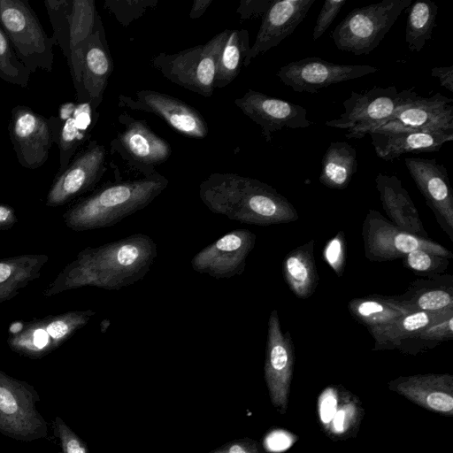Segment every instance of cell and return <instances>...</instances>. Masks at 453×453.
I'll list each match as a JSON object with an SVG mask.
<instances>
[{
	"mask_svg": "<svg viewBox=\"0 0 453 453\" xmlns=\"http://www.w3.org/2000/svg\"><path fill=\"white\" fill-rule=\"evenodd\" d=\"M452 338L453 317L427 326L414 337L402 342L396 349L415 354Z\"/></svg>",
	"mask_w": 453,
	"mask_h": 453,
	"instance_id": "d590c367",
	"label": "cell"
},
{
	"mask_svg": "<svg viewBox=\"0 0 453 453\" xmlns=\"http://www.w3.org/2000/svg\"><path fill=\"white\" fill-rule=\"evenodd\" d=\"M11 214V211L4 206H0V222L7 219Z\"/></svg>",
	"mask_w": 453,
	"mask_h": 453,
	"instance_id": "f907efd6",
	"label": "cell"
},
{
	"mask_svg": "<svg viewBox=\"0 0 453 453\" xmlns=\"http://www.w3.org/2000/svg\"><path fill=\"white\" fill-rule=\"evenodd\" d=\"M157 255L149 235L134 234L88 251L83 259V282L118 290L141 280Z\"/></svg>",
	"mask_w": 453,
	"mask_h": 453,
	"instance_id": "3957f363",
	"label": "cell"
},
{
	"mask_svg": "<svg viewBox=\"0 0 453 453\" xmlns=\"http://www.w3.org/2000/svg\"><path fill=\"white\" fill-rule=\"evenodd\" d=\"M384 297L407 313L453 308V276L444 273L417 279L410 283L405 292Z\"/></svg>",
	"mask_w": 453,
	"mask_h": 453,
	"instance_id": "cb8c5ba5",
	"label": "cell"
},
{
	"mask_svg": "<svg viewBox=\"0 0 453 453\" xmlns=\"http://www.w3.org/2000/svg\"><path fill=\"white\" fill-rule=\"evenodd\" d=\"M168 184V179L157 172L148 177L106 183L75 206L72 219L81 229L114 226L147 207Z\"/></svg>",
	"mask_w": 453,
	"mask_h": 453,
	"instance_id": "7a4b0ae2",
	"label": "cell"
},
{
	"mask_svg": "<svg viewBox=\"0 0 453 453\" xmlns=\"http://www.w3.org/2000/svg\"><path fill=\"white\" fill-rule=\"evenodd\" d=\"M405 42L409 50L420 52L426 42L432 38L438 14L437 4L430 0H418L410 5Z\"/></svg>",
	"mask_w": 453,
	"mask_h": 453,
	"instance_id": "1f68e13d",
	"label": "cell"
},
{
	"mask_svg": "<svg viewBox=\"0 0 453 453\" xmlns=\"http://www.w3.org/2000/svg\"><path fill=\"white\" fill-rule=\"evenodd\" d=\"M411 0H383L352 10L332 31L338 50L356 56L374 50Z\"/></svg>",
	"mask_w": 453,
	"mask_h": 453,
	"instance_id": "8992f818",
	"label": "cell"
},
{
	"mask_svg": "<svg viewBox=\"0 0 453 453\" xmlns=\"http://www.w3.org/2000/svg\"><path fill=\"white\" fill-rule=\"evenodd\" d=\"M99 112L87 102H66L60 105L58 115L48 119L52 130L54 143L59 149L60 174L74 155L89 142L96 125Z\"/></svg>",
	"mask_w": 453,
	"mask_h": 453,
	"instance_id": "d6986e66",
	"label": "cell"
},
{
	"mask_svg": "<svg viewBox=\"0 0 453 453\" xmlns=\"http://www.w3.org/2000/svg\"><path fill=\"white\" fill-rule=\"evenodd\" d=\"M284 280L293 294L301 299L315 291L319 275L314 258V240L290 250L282 262Z\"/></svg>",
	"mask_w": 453,
	"mask_h": 453,
	"instance_id": "f1b7e54d",
	"label": "cell"
},
{
	"mask_svg": "<svg viewBox=\"0 0 453 453\" xmlns=\"http://www.w3.org/2000/svg\"><path fill=\"white\" fill-rule=\"evenodd\" d=\"M452 102L439 92L430 97L417 95L372 131H453Z\"/></svg>",
	"mask_w": 453,
	"mask_h": 453,
	"instance_id": "e0dca14e",
	"label": "cell"
},
{
	"mask_svg": "<svg viewBox=\"0 0 453 453\" xmlns=\"http://www.w3.org/2000/svg\"><path fill=\"white\" fill-rule=\"evenodd\" d=\"M157 3V0H105L104 8L111 12L121 26L127 27Z\"/></svg>",
	"mask_w": 453,
	"mask_h": 453,
	"instance_id": "f35d334b",
	"label": "cell"
},
{
	"mask_svg": "<svg viewBox=\"0 0 453 453\" xmlns=\"http://www.w3.org/2000/svg\"><path fill=\"white\" fill-rule=\"evenodd\" d=\"M211 3L212 0H195L189 12V18L196 19L201 17Z\"/></svg>",
	"mask_w": 453,
	"mask_h": 453,
	"instance_id": "7dc6e473",
	"label": "cell"
},
{
	"mask_svg": "<svg viewBox=\"0 0 453 453\" xmlns=\"http://www.w3.org/2000/svg\"><path fill=\"white\" fill-rule=\"evenodd\" d=\"M47 333L53 338H61L69 332V326L63 321H55L47 326Z\"/></svg>",
	"mask_w": 453,
	"mask_h": 453,
	"instance_id": "bcb514c9",
	"label": "cell"
},
{
	"mask_svg": "<svg viewBox=\"0 0 453 453\" xmlns=\"http://www.w3.org/2000/svg\"><path fill=\"white\" fill-rule=\"evenodd\" d=\"M255 242L256 234L249 229L232 230L197 252L191 259V266L215 279L240 275Z\"/></svg>",
	"mask_w": 453,
	"mask_h": 453,
	"instance_id": "9a60e30c",
	"label": "cell"
},
{
	"mask_svg": "<svg viewBox=\"0 0 453 453\" xmlns=\"http://www.w3.org/2000/svg\"><path fill=\"white\" fill-rule=\"evenodd\" d=\"M348 310L355 319L367 328L388 324L408 314L388 303L384 296L378 294L351 299L348 303Z\"/></svg>",
	"mask_w": 453,
	"mask_h": 453,
	"instance_id": "d6a6232c",
	"label": "cell"
},
{
	"mask_svg": "<svg viewBox=\"0 0 453 453\" xmlns=\"http://www.w3.org/2000/svg\"><path fill=\"white\" fill-rule=\"evenodd\" d=\"M0 27L31 73L38 69L52 71L55 41L27 0H0Z\"/></svg>",
	"mask_w": 453,
	"mask_h": 453,
	"instance_id": "5b68a950",
	"label": "cell"
},
{
	"mask_svg": "<svg viewBox=\"0 0 453 453\" xmlns=\"http://www.w3.org/2000/svg\"><path fill=\"white\" fill-rule=\"evenodd\" d=\"M49 342V334L47 331L43 329H37L35 332L34 335V343L36 348L42 349L44 348Z\"/></svg>",
	"mask_w": 453,
	"mask_h": 453,
	"instance_id": "c3c4849f",
	"label": "cell"
},
{
	"mask_svg": "<svg viewBox=\"0 0 453 453\" xmlns=\"http://www.w3.org/2000/svg\"><path fill=\"white\" fill-rule=\"evenodd\" d=\"M378 68L369 65L336 64L319 57H307L281 66L276 76L298 93H317L330 85L374 73Z\"/></svg>",
	"mask_w": 453,
	"mask_h": 453,
	"instance_id": "7c38bea8",
	"label": "cell"
},
{
	"mask_svg": "<svg viewBox=\"0 0 453 453\" xmlns=\"http://www.w3.org/2000/svg\"><path fill=\"white\" fill-rule=\"evenodd\" d=\"M314 3L315 0L273 1L263 16L255 42L245 57L243 65L248 66L253 58L276 47L292 35Z\"/></svg>",
	"mask_w": 453,
	"mask_h": 453,
	"instance_id": "7402d4cb",
	"label": "cell"
},
{
	"mask_svg": "<svg viewBox=\"0 0 453 453\" xmlns=\"http://www.w3.org/2000/svg\"><path fill=\"white\" fill-rule=\"evenodd\" d=\"M44 5L52 26V37L67 60L70 55L68 42L69 0H46Z\"/></svg>",
	"mask_w": 453,
	"mask_h": 453,
	"instance_id": "74e56055",
	"label": "cell"
},
{
	"mask_svg": "<svg viewBox=\"0 0 453 453\" xmlns=\"http://www.w3.org/2000/svg\"><path fill=\"white\" fill-rule=\"evenodd\" d=\"M41 397L31 385L0 372V434L29 442L48 437V423L37 410Z\"/></svg>",
	"mask_w": 453,
	"mask_h": 453,
	"instance_id": "ba28073f",
	"label": "cell"
},
{
	"mask_svg": "<svg viewBox=\"0 0 453 453\" xmlns=\"http://www.w3.org/2000/svg\"><path fill=\"white\" fill-rule=\"evenodd\" d=\"M318 403L321 425L333 438L346 437L360 419L362 410L357 399L343 388H325Z\"/></svg>",
	"mask_w": 453,
	"mask_h": 453,
	"instance_id": "4316f807",
	"label": "cell"
},
{
	"mask_svg": "<svg viewBox=\"0 0 453 453\" xmlns=\"http://www.w3.org/2000/svg\"><path fill=\"white\" fill-rule=\"evenodd\" d=\"M118 105L119 108L154 114L188 138L203 139L209 133L208 125L200 111L182 100L162 92L142 89L136 91L134 96L119 94Z\"/></svg>",
	"mask_w": 453,
	"mask_h": 453,
	"instance_id": "8fae6325",
	"label": "cell"
},
{
	"mask_svg": "<svg viewBox=\"0 0 453 453\" xmlns=\"http://www.w3.org/2000/svg\"><path fill=\"white\" fill-rule=\"evenodd\" d=\"M98 15L94 0H70L68 7L70 54L92 34Z\"/></svg>",
	"mask_w": 453,
	"mask_h": 453,
	"instance_id": "836d02e7",
	"label": "cell"
},
{
	"mask_svg": "<svg viewBox=\"0 0 453 453\" xmlns=\"http://www.w3.org/2000/svg\"><path fill=\"white\" fill-rule=\"evenodd\" d=\"M389 388L431 411L453 415V377L450 374H418L399 377Z\"/></svg>",
	"mask_w": 453,
	"mask_h": 453,
	"instance_id": "603a6c76",
	"label": "cell"
},
{
	"mask_svg": "<svg viewBox=\"0 0 453 453\" xmlns=\"http://www.w3.org/2000/svg\"><path fill=\"white\" fill-rule=\"evenodd\" d=\"M365 257L372 262L403 258L414 250H426L449 259L453 254L441 244L395 226L379 211L370 209L362 225Z\"/></svg>",
	"mask_w": 453,
	"mask_h": 453,
	"instance_id": "30bf717a",
	"label": "cell"
},
{
	"mask_svg": "<svg viewBox=\"0 0 453 453\" xmlns=\"http://www.w3.org/2000/svg\"><path fill=\"white\" fill-rule=\"evenodd\" d=\"M250 48V36L246 29L229 30L218 60L214 88H224L237 77Z\"/></svg>",
	"mask_w": 453,
	"mask_h": 453,
	"instance_id": "4dcf8cb0",
	"label": "cell"
},
{
	"mask_svg": "<svg viewBox=\"0 0 453 453\" xmlns=\"http://www.w3.org/2000/svg\"><path fill=\"white\" fill-rule=\"evenodd\" d=\"M12 273V269L8 265L0 264V282L4 281Z\"/></svg>",
	"mask_w": 453,
	"mask_h": 453,
	"instance_id": "681fc988",
	"label": "cell"
},
{
	"mask_svg": "<svg viewBox=\"0 0 453 453\" xmlns=\"http://www.w3.org/2000/svg\"><path fill=\"white\" fill-rule=\"evenodd\" d=\"M417 95L412 88L398 92L395 86H375L362 92L352 91L343 102L344 112L340 118L326 121V126L348 129L347 138H363Z\"/></svg>",
	"mask_w": 453,
	"mask_h": 453,
	"instance_id": "52a82bcc",
	"label": "cell"
},
{
	"mask_svg": "<svg viewBox=\"0 0 453 453\" xmlns=\"http://www.w3.org/2000/svg\"><path fill=\"white\" fill-rule=\"evenodd\" d=\"M346 3L347 0L324 1L314 26L312 33L313 41L320 38L321 35L327 30Z\"/></svg>",
	"mask_w": 453,
	"mask_h": 453,
	"instance_id": "b9f144b4",
	"label": "cell"
},
{
	"mask_svg": "<svg viewBox=\"0 0 453 453\" xmlns=\"http://www.w3.org/2000/svg\"><path fill=\"white\" fill-rule=\"evenodd\" d=\"M273 0H242L237 12L241 19L264 16Z\"/></svg>",
	"mask_w": 453,
	"mask_h": 453,
	"instance_id": "7bdbcfd3",
	"label": "cell"
},
{
	"mask_svg": "<svg viewBox=\"0 0 453 453\" xmlns=\"http://www.w3.org/2000/svg\"><path fill=\"white\" fill-rule=\"evenodd\" d=\"M357 168L356 149L347 142H332L321 162L319 182L333 189H344Z\"/></svg>",
	"mask_w": 453,
	"mask_h": 453,
	"instance_id": "f546056e",
	"label": "cell"
},
{
	"mask_svg": "<svg viewBox=\"0 0 453 453\" xmlns=\"http://www.w3.org/2000/svg\"><path fill=\"white\" fill-rule=\"evenodd\" d=\"M229 30L217 34L204 44L173 54L161 52L151 58L150 65L171 82L209 98L214 91L217 64Z\"/></svg>",
	"mask_w": 453,
	"mask_h": 453,
	"instance_id": "277c9868",
	"label": "cell"
},
{
	"mask_svg": "<svg viewBox=\"0 0 453 453\" xmlns=\"http://www.w3.org/2000/svg\"><path fill=\"white\" fill-rule=\"evenodd\" d=\"M112 58L100 15L92 34L83 43L81 79L76 92L78 102H87L97 110L112 73Z\"/></svg>",
	"mask_w": 453,
	"mask_h": 453,
	"instance_id": "44dd1931",
	"label": "cell"
},
{
	"mask_svg": "<svg viewBox=\"0 0 453 453\" xmlns=\"http://www.w3.org/2000/svg\"><path fill=\"white\" fill-rule=\"evenodd\" d=\"M404 164L438 224L453 242V191L447 169L435 159L405 157Z\"/></svg>",
	"mask_w": 453,
	"mask_h": 453,
	"instance_id": "ac0fdd59",
	"label": "cell"
},
{
	"mask_svg": "<svg viewBox=\"0 0 453 453\" xmlns=\"http://www.w3.org/2000/svg\"><path fill=\"white\" fill-rule=\"evenodd\" d=\"M375 186L389 221L408 233L427 239L418 211L400 179L379 173Z\"/></svg>",
	"mask_w": 453,
	"mask_h": 453,
	"instance_id": "484cf974",
	"label": "cell"
},
{
	"mask_svg": "<svg viewBox=\"0 0 453 453\" xmlns=\"http://www.w3.org/2000/svg\"><path fill=\"white\" fill-rule=\"evenodd\" d=\"M376 155L393 160L409 152L439 151L443 143L453 141V131H370Z\"/></svg>",
	"mask_w": 453,
	"mask_h": 453,
	"instance_id": "d4e9b609",
	"label": "cell"
},
{
	"mask_svg": "<svg viewBox=\"0 0 453 453\" xmlns=\"http://www.w3.org/2000/svg\"><path fill=\"white\" fill-rule=\"evenodd\" d=\"M121 128L110 143L111 152L116 153L131 170L148 177L157 173V166L166 162L172 148L146 123L127 112L118 116Z\"/></svg>",
	"mask_w": 453,
	"mask_h": 453,
	"instance_id": "9c48e42d",
	"label": "cell"
},
{
	"mask_svg": "<svg viewBox=\"0 0 453 453\" xmlns=\"http://www.w3.org/2000/svg\"><path fill=\"white\" fill-rule=\"evenodd\" d=\"M53 433L60 442L62 453H89L87 444L60 417L53 421Z\"/></svg>",
	"mask_w": 453,
	"mask_h": 453,
	"instance_id": "ab89813d",
	"label": "cell"
},
{
	"mask_svg": "<svg viewBox=\"0 0 453 453\" xmlns=\"http://www.w3.org/2000/svg\"><path fill=\"white\" fill-rule=\"evenodd\" d=\"M346 245L343 232L339 231L325 245L323 256L326 264L340 277L342 275L346 260Z\"/></svg>",
	"mask_w": 453,
	"mask_h": 453,
	"instance_id": "60d3db41",
	"label": "cell"
},
{
	"mask_svg": "<svg viewBox=\"0 0 453 453\" xmlns=\"http://www.w3.org/2000/svg\"><path fill=\"white\" fill-rule=\"evenodd\" d=\"M198 193L211 212L241 223L270 226L299 218L293 204L272 186L236 173L210 174Z\"/></svg>",
	"mask_w": 453,
	"mask_h": 453,
	"instance_id": "6da1fadb",
	"label": "cell"
},
{
	"mask_svg": "<svg viewBox=\"0 0 453 453\" xmlns=\"http://www.w3.org/2000/svg\"><path fill=\"white\" fill-rule=\"evenodd\" d=\"M288 331L283 333L278 311L273 310L268 319L265 360V380L273 405L284 414L288 408L293 375L295 351Z\"/></svg>",
	"mask_w": 453,
	"mask_h": 453,
	"instance_id": "4fadbf2b",
	"label": "cell"
},
{
	"mask_svg": "<svg viewBox=\"0 0 453 453\" xmlns=\"http://www.w3.org/2000/svg\"><path fill=\"white\" fill-rule=\"evenodd\" d=\"M403 265L415 274L429 278L444 274L449 265V259L429 251L418 250L404 256Z\"/></svg>",
	"mask_w": 453,
	"mask_h": 453,
	"instance_id": "8d00e7d4",
	"label": "cell"
},
{
	"mask_svg": "<svg viewBox=\"0 0 453 453\" xmlns=\"http://www.w3.org/2000/svg\"><path fill=\"white\" fill-rule=\"evenodd\" d=\"M431 75L439 81L441 87L453 93V65L434 67Z\"/></svg>",
	"mask_w": 453,
	"mask_h": 453,
	"instance_id": "f6af8a7d",
	"label": "cell"
},
{
	"mask_svg": "<svg viewBox=\"0 0 453 453\" xmlns=\"http://www.w3.org/2000/svg\"><path fill=\"white\" fill-rule=\"evenodd\" d=\"M106 156L104 145L90 140L58 177L49 200L62 203L93 188L107 170Z\"/></svg>",
	"mask_w": 453,
	"mask_h": 453,
	"instance_id": "ffe728a7",
	"label": "cell"
},
{
	"mask_svg": "<svg viewBox=\"0 0 453 453\" xmlns=\"http://www.w3.org/2000/svg\"><path fill=\"white\" fill-rule=\"evenodd\" d=\"M208 453H260L258 444L250 438L234 440Z\"/></svg>",
	"mask_w": 453,
	"mask_h": 453,
	"instance_id": "ee69618b",
	"label": "cell"
},
{
	"mask_svg": "<svg viewBox=\"0 0 453 453\" xmlns=\"http://www.w3.org/2000/svg\"><path fill=\"white\" fill-rule=\"evenodd\" d=\"M9 136L19 165L36 169L48 160L54 138L49 119L27 105H16L8 124Z\"/></svg>",
	"mask_w": 453,
	"mask_h": 453,
	"instance_id": "5bb4252c",
	"label": "cell"
},
{
	"mask_svg": "<svg viewBox=\"0 0 453 453\" xmlns=\"http://www.w3.org/2000/svg\"><path fill=\"white\" fill-rule=\"evenodd\" d=\"M30 75V71L18 58L9 38L0 27V79L27 88Z\"/></svg>",
	"mask_w": 453,
	"mask_h": 453,
	"instance_id": "e575fe53",
	"label": "cell"
},
{
	"mask_svg": "<svg viewBox=\"0 0 453 453\" xmlns=\"http://www.w3.org/2000/svg\"><path fill=\"white\" fill-rule=\"evenodd\" d=\"M453 317V308L417 311L402 315L393 321L367 328L374 340L373 349H396L400 343L412 338L427 326Z\"/></svg>",
	"mask_w": 453,
	"mask_h": 453,
	"instance_id": "83f0119b",
	"label": "cell"
},
{
	"mask_svg": "<svg viewBox=\"0 0 453 453\" xmlns=\"http://www.w3.org/2000/svg\"><path fill=\"white\" fill-rule=\"evenodd\" d=\"M234 104L261 127L262 136L267 142H271L273 134L277 131L311 125L303 106L253 89H248L242 96L234 99Z\"/></svg>",
	"mask_w": 453,
	"mask_h": 453,
	"instance_id": "2e32d148",
	"label": "cell"
}]
</instances>
